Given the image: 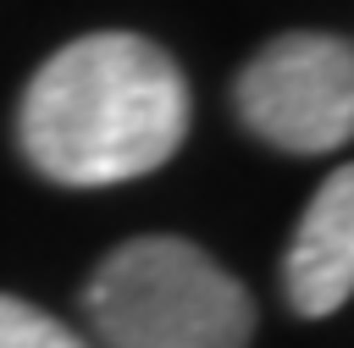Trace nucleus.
Masks as SVG:
<instances>
[{"label":"nucleus","mask_w":354,"mask_h":348,"mask_svg":"<svg viewBox=\"0 0 354 348\" xmlns=\"http://www.w3.org/2000/svg\"><path fill=\"white\" fill-rule=\"evenodd\" d=\"M17 138L22 155L61 188L149 177L188 138V77L138 33L72 39L33 72Z\"/></svg>","instance_id":"obj_1"},{"label":"nucleus","mask_w":354,"mask_h":348,"mask_svg":"<svg viewBox=\"0 0 354 348\" xmlns=\"http://www.w3.org/2000/svg\"><path fill=\"white\" fill-rule=\"evenodd\" d=\"M83 304L111 348H249L254 337L249 287L171 232L111 249Z\"/></svg>","instance_id":"obj_2"},{"label":"nucleus","mask_w":354,"mask_h":348,"mask_svg":"<svg viewBox=\"0 0 354 348\" xmlns=\"http://www.w3.org/2000/svg\"><path fill=\"white\" fill-rule=\"evenodd\" d=\"M282 293L304 320H321L348 304L354 293V171L348 166H337L304 204V221L282 260Z\"/></svg>","instance_id":"obj_4"},{"label":"nucleus","mask_w":354,"mask_h":348,"mask_svg":"<svg viewBox=\"0 0 354 348\" xmlns=\"http://www.w3.org/2000/svg\"><path fill=\"white\" fill-rule=\"evenodd\" d=\"M0 348H88V342L55 315H44L39 304L0 293Z\"/></svg>","instance_id":"obj_5"},{"label":"nucleus","mask_w":354,"mask_h":348,"mask_svg":"<svg viewBox=\"0 0 354 348\" xmlns=\"http://www.w3.org/2000/svg\"><path fill=\"white\" fill-rule=\"evenodd\" d=\"M238 116L288 155H332L354 133V50L337 33H282L238 77Z\"/></svg>","instance_id":"obj_3"}]
</instances>
